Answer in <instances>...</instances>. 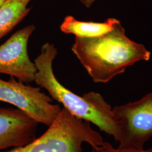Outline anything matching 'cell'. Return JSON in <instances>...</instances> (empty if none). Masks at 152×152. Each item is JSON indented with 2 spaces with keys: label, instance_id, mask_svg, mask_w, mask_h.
<instances>
[{
  "label": "cell",
  "instance_id": "6da1fadb",
  "mask_svg": "<svg viewBox=\"0 0 152 152\" xmlns=\"http://www.w3.org/2000/svg\"><path fill=\"white\" fill-rule=\"evenodd\" d=\"M72 51L95 83H107L151 53L129 38L118 22L109 32L93 37H75Z\"/></svg>",
  "mask_w": 152,
  "mask_h": 152
},
{
  "label": "cell",
  "instance_id": "7a4b0ae2",
  "mask_svg": "<svg viewBox=\"0 0 152 152\" xmlns=\"http://www.w3.org/2000/svg\"><path fill=\"white\" fill-rule=\"evenodd\" d=\"M57 54L58 49L54 44L46 42L42 46L41 54L34 61L37 69L34 82L71 114L92 123L118 142L120 129L114 119L112 106L98 92L90 91L80 96L60 83L53 68Z\"/></svg>",
  "mask_w": 152,
  "mask_h": 152
},
{
  "label": "cell",
  "instance_id": "3957f363",
  "mask_svg": "<svg viewBox=\"0 0 152 152\" xmlns=\"http://www.w3.org/2000/svg\"><path fill=\"white\" fill-rule=\"evenodd\" d=\"M104 142L90 122L76 117L63 107L54 123L41 136L26 145L4 152H83V143L95 148Z\"/></svg>",
  "mask_w": 152,
  "mask_h": 152
},
{
  "label": "cell",
  "instance_id": "277c9868",
  "mask_svg": "<svg viewBox=\"0 0 152 152\" xmlns=\"http://www.w3.org/2000/svg\"><path fill=\"white\" fill-rule=\"evenodd\" d=\"M120 129L118 148L140 151L152 137V91L138 100L113 107Z\"/></svg>",
  "mask_w": 152,
  "mask_h": 152
},
{
  "label": "cell",
  "instance_id": "5b68a950",
  "mask_svg": "<svg viewBox=\"0 0 152 152\" xmlns=\"http://www.w3.org/2000/svg\"><path fill=\"white\" fill-rule=\"evenodd\" d=\"M53 99L41 87L26 85L15 78L8 81L0 78V102L10 104L38 124L49 127L60 114L62 108L53 104Z\"/></svg>",
  "mask_w": 152,
  "mask_h": 152
},
{
  "label": "cell",
  "instance_id": "8992f818",
  "mask_svg": "<svg viewBox=\"0 0 152 152\" xmlns=\"http://www.w3.org/2000/svg\"><path fill=\"white\" fill-rule=\"evenodd\" d=\"M36 27L31 24L17 31L0 45V73L28 83L34 81L37 69L28 54V40Z\"/></svg>",
  "mask_w": 152,
  "mask_h": 152
},
{
  "label": "cell",
  "instance_id": "52a82bcc",
  "mask_svg": "<svg viewBox=\"0 0 152 152\" xmlns=\"http://www.w3.org/2000/svg\"><path fill=\"white\" fill-rule=\"evenodd\" d=\"M38 124L18 109L0 107V151L34 141Z\"/></svg>",
  "mask_w": 152,
  "mask_h": 152
},
{
  "label": "cell",
  "instance_id": "ba28073f",
  "mask_svg": "<svg viewBox=\"0 0 152 152\" xmlns=\"http://www.w3.org/2000/svg\"><path fill=\"white\" fill-rule=\"evenodd\" d=\"M120 21L110 18L104 22H82L73 16H66L60 25V30L65 34H72L76 37H93L111 31Z\"/></svg>",
  "mask_w": 152,
  "mask_h": 152
},
{
  "label": "cell",
  "instance_id": "9c48e42d",
  "mask_svg": "<svg viewBox=\"0 0 152 152\" xmlns=\"http://www.w3.org/2000/svg\"><path fill=\"white\" fill-rule=\"evenodd\" d=\"M32 0H6L0 7V39L16 27L31 11Z\"/></svg>",
  "mask_w": 152,
  "mask_h": 152
},
{
  "label": "cell",
  "instance_id": "30bf717a",
  "mask_svg": "<svg viewBox=\"0 0 152 152\" xmlns=\"http://www.w3.org/2000/svg\"><path fill=\"white\" fill-rule=\"evenodd\" d=\"M88 152H152V148L142 149L140 151L130 150L126 149H121L118 147L114 148L108 142H104L102 145L92 148V149Z\"/></svg>",
  "mask_w": 152,
  "mask_h": 152
},
{
  "label": "cell",
  "instance_id": "8fae6325",
  "mask_svg": "<svg viewBox=\"0 0 152 152\" xmlns=\"http://www.w3.org/2000/svg\"><path fill=\"white\" fill-rule=\"evenodd\" d=\"M95 1L96 0H80L82 4H83L87 8H90L93 5Z\"/></svg>",
  "mask_w": 152,
  "mask_h": 152
},
{
  "label": "cell",
  "instance_id": "7c38bea8",
  "mask_svg": "<svg viewBox=\"0 0 152 152\" xmlns=\"http://www.w3.org/2000/svg\"><path fill=\"white\" fill-rule=\"evenodd\" d=\"M6 1V0H0V7H1V6L2 5L5 3Z\"/></svg>",
  "mask_w": 152,
  "mask_h": 152
}]
</instances>
